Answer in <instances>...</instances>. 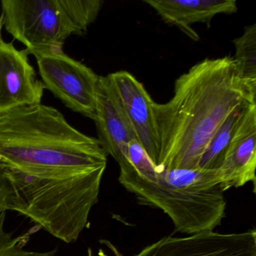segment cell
Here are the masks:
<instances>
[{
  "label": "cell",
  "instance_id": "3957f363",
  "mask_svg": "<svg viewBox=\"0 0 256 256\" xmlns=\"http://www.w3.org/2000/svg\"><path fill=\"white\" fill-rule=\"evenodd\" d=\"M120 168V184L133 193L140 204L162 210L180 233L214 230L226 216V200L217 170L156 166L152 176L144 178L128 163Z\"/></svg>",
  "mask_w": 256,
  "mask_h": 256
},
{
  "label": "cell",
  "instance_id": "8fae6325",
  "mask_svg": "<svg viewBox=\"0 0 256 256\" xmlns=\"http://www.w3.org/2000/svg\"><path fill=\"white\" fill-rule=\"evenodd\" d=\"M256 168V104H253L238 126L217 169L222 190L238 188L250 182L254 188Z\"/></svg>",
  "mask_w": 256,
  "mask_h": 256
},
{
  "label": "cell",
  "instance_id": "277c9868",
  "mask_svg": "<svg viewBox=\"0 0 256 256\" xmlns=\"http://www.w3.org/2000/svg\"><path fill=\"white\" fill-rule=\"evenodd\" d=\"M1 168L12 191L13 210L70 244L77 240L88 224L106 167L58 180L38 179Z\"/></svg>",
  "mask_w": 256,
  "mask_h": 256
},
{
  "label": "cell",
  "instance_id": "2e32d148",
  "mask_svg": "<svg viewBox=\"0 0 256 256\" xmlns=\"http://www.w3.org/2000/svg\"><path fill=\"white\" fill-rule=\"evenodd\" d=\"M14 198L11 186L0 167V212L13 210Z\"/></svg>",
  "mask_w": 256,
  "mask_h": 256
},
{
  "label": "cell",
  "instance_id": "30bf717a",
  "mask_svg": "<svg viewBox=\"0 0 256 256\" xmlns=\"http://www.w3.org/2000/svg\"><path fill=\"white\" fill-rule=\"evenodd\" d=\"M108 76L136 133V138L157 166L158 152L152 108L154 102L144 85L131 73L120 71L110 73Z\"/></svg>",
  "mask_w": 256,
  "mask_h": 256
},
{
  "label": "cell",
  "instance_id": "4fadbf2b",
  "mask_svg": "<svg viewBox=\"0 0 256 256\" xmlns=\"http://www.w3.org/2000/svg\"><path fill=\"white\" fill-rule=\"evenodd\" d=\"M256 102H246L236 108L218 127L211 138L203 155L199 161L198 168L202 170H214L220 168L226 150L240 124L244 115L252 104Z\"/></svg>",
  "mask_w": 256,
  "mask_h": 256
},
{
  "label": "cell",
  "instance_id": "d6986e66",
  "mask_svg": "<svg viewBox=\"0 0 256 256\" xmlns=\"http://www.w3.org/2000/svg\"><path fill=\"white\" fill-rule=\"evenodd\" d=\"M88 252H89V256H92V252H91L90 250H89V251H88Z\"/></svg>",
  "mask_w": 256,
  "mask_h": 256
},
{
  "label": "cell",
  "instance_id": "ba28073f",
  "mask_svg": "<svg viewBox=\"0 0 256 256\" xmlns=\"http://www.w3.org/2000/svg\"><path fill=\"white\" fill-rule=\"evenodd\" d=\"M150 256H256V230H208L184 238L166 236L158 241Z\"/></svg>",
  "mask_w": 256,
  "mask_h": 256
},
{
  "label": "cell",
  "instance_id": "7c38bea8",
  "mask_svg": "<svg viewBox=\"0 0 256 256\" xmlns=\"http://www.w3.org/2000/svg\"><path fill=\"white\" fill-rule=\"evenodd\" d=\"M166 23L179 28L194 41L199 36L191 25L203 23L210 28L217 14H230L238 12L235 0H145Z\"/></svg>",
  "mask_w": 256,
  "mask_h": 256
},
{
  "label": "cell",
  "instance_id": "5bb4252c",
  "mask_svg": "<svg viewBox=\"0 0 256 256\" xmlns=\"http://www.w3.org/2000/svg\"><path fill=\"white\" fill-rule=\"evenodd\" d=\"M235 56L233 58L240 78L247 89L256 94V24L244 30L239 38L233 41Z\"/></svg>",
  "mask_w": 256,
  "mask_h": 256
},
{
  "label": "cell",
  "instance_id": "8992f818",
  "mask_svg": "<svg viewBox=\"0 0 256 256\" xmlns=\"http://www.w3.org/2000/svg\"><path fill=\"white\" fill-rule=\"evenodd\" d=\"M36 58L44 88L68 108L94 120L100 76L64 50Z\"/></svg>",
  "mask_w": 256,
  "mask_h": 256
},
{
  "label": "cell",
  "instance_id": "9a60e30c",
  "mask_svg": "<svg viewBox=\"0 0 256 256\" xmlns=\"http://www.w3.org/2000/svg\"><path fill=\"white\" fill-rule=\"evenodd\" d=\"M6 212H0V256H54L55 251L36 252L24 250L28 236H14L5 228Z\"/></svg>",
  "mask_w": 256,
  "mask_h": 256
},
{
  "label": "cell",
  "instance_id": "6da1fadb",
  "mask_svg": "<svg viewBox=\"0 0 256 256\" xmlns=\"http://www.w3.org/2000/svg\"><path fill=\"white\" fill-rule=\"evenodd\" d=\"M240 78L233 58L205 59L176 79L172 100L154 102L157 167L197 169L211 138L246 102H256Z\"/></svg>",
  "mask_w": 256,
  "mask_h": 256
},
{
  "label": "cell",
  "instance_id": "7a4b0ae2",
  "mask_svg": "<svg viewBox=\"0 0 256 256\" xmlns=\"http://www.w3.org/2000/svg\"><path fill=\"white\" fill-rule=\"evenodd\" d=\"M98 139L37 104L0 115V167L38 179H66L107 166Z\"/></svg>",
  "mask_w": 256,
  "mask_h": 256
},
{
  "label": "cell",
  "instance_id": "5b68a950",
  "mask_svg": "<svg viewBox=\"0 0 256 256\" xmlns=\"http://www.w3.org/2000/svg\"><path fill=\"white\" fill-rule=\"evenodd\" d=\"M103 4L102 0L1 1L7 32L35 58L62 50L70 36H83Z\"/></svg>",
  "mask_w": 256,
  "mask_h": 256
},
{
  "label": "cell",
  "instance_id": "9c48e42d",
  "mask_svg": "<svg viewBox=\"0 0 256 256\" xmlns=\"http://www.w3.org/2000/svg\"><path fill=\"white\" fill-rule=\"evenodd\" d=\"M98 142L120 166L128 162V144L136 133L108 76H100L94 119Z\"/></svg>",
  "mask_w": 256,
  "mask_h": 256
},
{
  "label": "cell",
  "instance_id": "52a82bcc",
  "mask_svg": "<svg viewBox=\"0 0 256 256\" xmlns=\"http://www.w3.org/2000/svg\"><path fill=\"white\" fill-rule=\"evenodd\" d=\"M28 55L26 49L17 50L12 43L0 44V115L41 103L46 88Z\"/></svg>",
  "mask_w": 256,
  "mask_h": 256
},
{
  "label": "cell",
  "instance_id": "e0dca14e",
  "mask_svg": "<svg viewBox=\"0 0 256 256\" xmlns=\"http://www.w3.org/2000/svg\"><path fill=\"white\" fill-rule=\"evenodd\" d=\"M154 246L149 245L148 246L145 247L138 254H136L134 256H150L154 252Z\"/></svg>",
  "mask_w": 256,
  "mask_h": 256
},
{
  "label": "cell",
  "instance_id": "ac0fdd59",
  "mask_svg": "<svg viewBox=\"0 0 256 256\" xmlns=\"http://www.w3.org/2000/svg\"><path fill=\"white\" fill-rule=\"evenodd\" d=\"M4 25V16H2V14H0V44L4 42L2 37V29Z\"/></svg>",
  "mask_w": 256,
  "mask_h": 256
}]
</instances>
